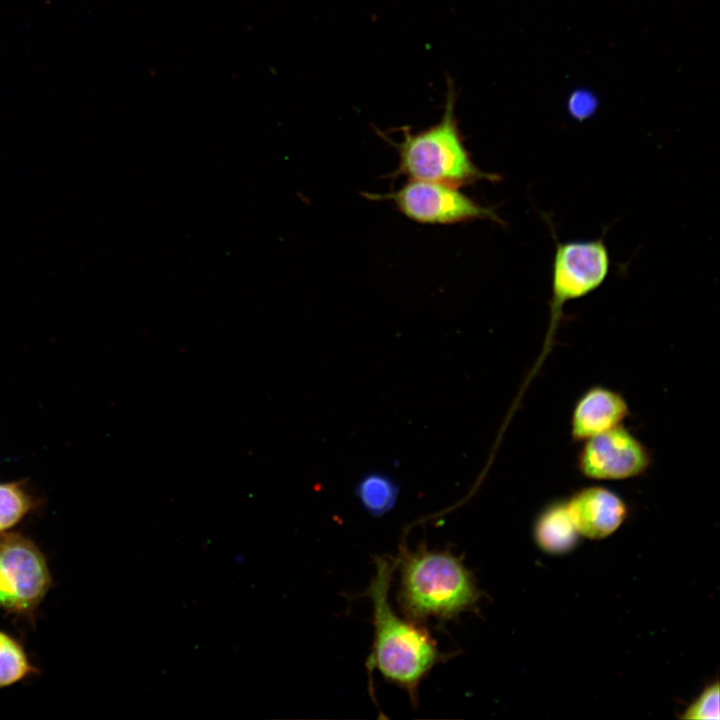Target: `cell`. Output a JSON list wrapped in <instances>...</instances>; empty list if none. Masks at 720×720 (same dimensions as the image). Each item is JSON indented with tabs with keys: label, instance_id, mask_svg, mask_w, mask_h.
<instances>
[{
	"label": "cell",
	"instance_id": "8992f818",
	"mask_svg": "<svg viewBox=\"0 0 720 720\" xmlns=\"http://www.w3.org/2000/svg\"><path fill=\"white\" fill-rule=\"evenodd\" d=\"M367 197L391 200L404 216L420 224L451 225L484 219L503 223L493 208L477 203L459 187L439 182L409 179L396 191Z\"/></svg>",
	"mask_w": 720,
	"mask_h": 720
},
{
	"label": "cell",
	"instance_id": "4fadbf2b",
	"mask_svg": "<svg viewBox=\"0 0 720 720\" xmlns=\"http://www.w3.org/2000/svg\"><path fill=\"white\" fill-rule=\"evenodd\" d=\"M32 501L17 484H0V534L16 526L31 510Z\"/></svg>",
	"mask_w": 720,
	"mask_h": 720
},
{
	"label": "cell",
	"instance_id": "277c9868",
	"mask_svg": "<svg viewBox=\"0 0 720 720\" xmlns=\"http://www.w3.org/2000/svg\"><path fill=\"white\" fill-rule=\"evenodd\" d=\"M609 267V251L603 238L556 242L552 262L548 329L543 348L527 382L538 373L553 348L565 304L598 289L606 280Z\"/></svg>",
	"mask_w": 720,
	"mask_h": 720
},
{
	"label": "cell",
	"instance_id": "ba28073f",
	"mask_svg": "<svg viewBox=\"0 0 720 720\" xmlns=\"http://www.w3.org/2000/svg\"><path fill=\"white\" fill-rule=\"evenodd\" d=\"M566 505L580 536L593 540L613 534L628 516V506L624 499L615 491L600 485L576 490Z\"/></svg>",
	"mask_w": 720,
	"mask_h": 720
},
{
	"label": "cell",
	"instance_id": "5b68a950",
	"mask_svg": "<svg viewBox=\"0 0 720 720\" xmlns=\"http://www.w3.org/2000/svg\"><path fill=\"white\" fill-rule=\"evenodd\" d=\"M52 586L40 548L19 533L0 534V609L31 618Z\"/></svg>",
	"mask_w": 720,
	"mask_h": 720
},
{
	"label": "cell",
	"instance_id": "5bb4252c",
	"mask_svg": "<svg viewBox=\"0 0 720 720\" xmlns=\"http://www.w3.org/2000/svg\"><path fill=\"white\" fill-rule=\"evenodd\" d=\"M719 683L708 685L684 711L682 719H719Z\"/></svg>",
	"mask_w": 720,
	"mask_h": 720
},
{
	"label": "cell",
	"instance_id": "6da1fadb",
	"mask_svg": "<svg viewBox=\"0 0 720 720\" xmlns=\"http://www.w3.org/2000/svg\"><path fill=\"white\" fill-rule=\"evenodd\" d=\"M376 571L368 589L373 603L374 641L367 666L377 669L389 682L404 689L417 704L418 687L432 668L447 658L431 633L421 623L401 618L388 600L391 566L382 557L375 559Z\"/></svg>",
	"mask_w": 720,
	"mask_h": 720
},
{
	"label": "cell",
	"instance_id": "8fae6325",
	"mask_svg": "<svg viewBox=\"0 0 720 720\" xmlns=\"http://www.w3.org/2000/svg\"><path fill=\"white\" fill-rule=\"evenodd\" d=\"M355 495L367 513L373 517H380L395 506L399 496V486L390 475L372 471L358 480Z\"/></svg>",
	"mask_w": 720,
	"mask_h": 720
},
{
	"label": "cell",
	"instance_id": "30bf717a",
	"mask_svg": "<svg viewBox=\"0 0 720 720\" xmlns=\"http://www.w3.org/2000/svg\"><path fill=\"white\" fill-rule=\"evenodd\" d=\"M533 535L538 547L552 555L565 554L575 548L580 534L571 520L566 501L556 500L542 509L535 520Z\"/></svg>",
	"mask_w": 720,
	"mask_h": 720
},
{
	"label": "cell",
	"instance_id": "9a60e30c",
	"mask_svg": "<svg viewBox=\"0 0 720 720\" xmlns=\"http://www.w3.org/2000/svg\"><path fill=\"white\" fill-rule=\"evenodd\" d=\"M596 102L591 95L575 93L569 100L568 110L577 120H583L592 115L595 111Z\"/></svg>",
	"mask_w": 720,
	"mask_h": 720
},
{
	"label": "cell",
	"instance_id": "3957f363",
	"mask_svg": "<svg viewBox=\"0 0 720 720\" xmlns=\"http://www.w3.org/2000/svg\"><path fill=\"white\" fill-rule=\"evenodd\" d=\"M441 120L417 133L403 129V138L395 143L399 153L397 172L411 180L444 183L456 187L480 180L496 182L501 177L482 171L467 150L455 116L456 94L449 80Z\"/></svg>",
	"mask_w": 720,
	"mask_h": 720
},
{
	"label": "cell",
	"instance_id": "9c48e42d",
	"mask_svg": "<svg viewBox=\"0 0 720 720\" xmlns=\"http://www.w3.org/2000/svg\"><path fill=\"white\" fill-rule=\"evenodd\" d=\"M630 416L626 398L612 388L593 385L576 400L570 417V437L581 443L615 428Z\"/></svg>",
	"mask_w": 720,
	"mask_h": 720
},
{
	"label": "cell",
	"instance_id": "52a82bcc",
	"mask_svg": "<svg viewBox=\"0 0 720 720\" xmlns=\"http://www.w3.org/2000/svg\"><path fill=\"white\" fill-rule=\"evenodd\" d=\"M581 443L576 468L587 479L621 481L636 478L653 464L650 449L623 425Z\"/></svg>",
	"mask_w": 720,
	"mask_h": 720
},
{
	"label": "cell",
	"instance_id": "7c38bea8",
	"mask_svg": "<svg viewBox=\"0 0 720 720\" xmlns=\"http://www.w3.org/2000/svg\"><path fill=\"white\" fill-rule=\"evenodd\" d=\"M38 674L24 646L0 629V690Z\"/></svg>",
	"mask_w": 720,
	"mask_h": 720
},
{
	"label": "cell",
	"instance_id": "7a4b0ae2",
	"mask_svg": "<svg viewBox=\"0 0 720 720\" xmlns=\"http://www.w3.org/2000/svg\"><path fill=\"white\" fill-rule=\"evenodd\" d=\"M398 603L406 618L421 623L430 617L456 618L478 607L481 591L462 558L449 550L402 547L398 559Z\"/></svg>",
	"mask_w": 720,
	"mask_h": 720
}]
</instances>
